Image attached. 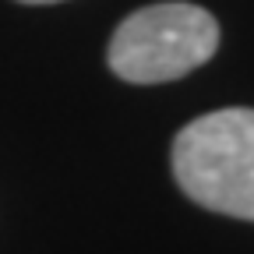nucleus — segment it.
Returning a JSON list of instances; mask_svg holds the SVG:
<instances>
[{"instance_id": "2", "label": "nucleus", "mask_w": 254, "mask_h": 254, "mask_svg": "<svg viewBox=\"0 0 254 254\" xmlns=\"http://www.w3.org/2000/svg\"><path fill=\"white\" fill-rule=\"evenodd\" d=\"M219 25L198 4H148L127 14L110 39V67L134 85L184 78L215 53Z\"/></svg>"}, {"instance_id": "3", "label": "nucleus", "mask_w": 254, "mask_h": 254, "mask_svg": "<svg viewBox=\"0 0 254 254\" xmlns=\"http://www.w3.org/2000/svg\"><path fill=\"white\" fill-rule=\"evenodd\" d=\"M18 4H60V0H18Z\"/></svg>"}, {"instance_id": "1", "label": "nucleus", "mask_w": 254, "mask_h": 254, "mask_svg": "<svg viewBox=\"0 0 254 254\" xmlns=\"http://www.w3.org/2000/svg\"><path fill=\"white\" fill-rule=\"evenodd\" d=\"M173 177L201 208L254 222V110H215L173 141Z\"/></svg>"}]
</instances>
